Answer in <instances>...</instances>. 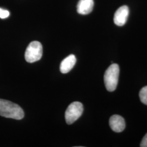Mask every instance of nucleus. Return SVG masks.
I'll return each instance as SVG.
<instances>
[{"label": "nucleus", "instance_id": "f257e3e1", "mask_svg": "<svg viewBox=\"0 0 147 147\" xmlns=\"http://www.w3.org/2000/svg\"><path fill=\"white\" fill-rule=\"evenodd\" d=\"M0 116L20 120L24 117V112L20 106L10 101L0 99Z\"/></svg>", "mask_w": 147, "mask_h": 147}, {"label": "nucleus", "instance_id": "f03ea898", "mask_svg": "<svg viewBox=\"0 0 147 147\" xmlns=\"http://www.w3.org/2000/svg\"><path fill=\"white\" fill-rule=\"evenodd\" d=\"M119 75V65L112 64L106 70L104 74V83L106 89L109 92L114 91L117 88Z\"/></svg>", "mask_w": 147, "mask_h": 147}, {"label": "nucleus", "instance_id": "7ed1b4c3", "mask_svg": "<svg viewBox=\"0 0 147 147\" xmlns=\"http://www.w3.org/2000/svg\"><path fill=\"white\" fill-rule=\"evenodd\" d=\"M42 44L37 41H33L27 47L25 57L27 62L33 63L40 60L42 57Z\"/></svg>", "mask_w": 147, "mask_h": 147}, {"label": "nucleus", "instance_id": "20e7f679", "mask_svg": "<svg viewBox=\"0 0 147 147\" xmlns=\"http://www.w3.org/2000/svg\"><path fill=\"white\" fill-rule=\"evenodd\" d=\"M84 111L82 104L75 101L69 106L65 113V118L67 123L70 125L77 121L81 116Z\"/></svg>", "mask_w": 147, "mask_h": 147}, {"label": "nucleus", "instance_id": "39448f33", "mask_svg": "<svg viewBox=\"0 0 147 147\" xmlns=\"http://www.w3.org/2000/svg\"><path fill=\"white\" fill-rule=\"evenodd\" d=\"M129 15V9L126 5H123L119 7L115 14L114 22L118 26H123L126 24Z\"/></svg>", "mask_w": 147, "mask_h": 147}, {"label": "nucleus", "instance_id": "423d86ee", "mask_svg": "<svg viewBox=\"0 0 147 147\" xmlns=\"http://www.w3.org/2000/svg\"><path fill=\"white\" fill-rule=\"evenodd\" d=\"M110 126L111 129L116 132H122L125 127V122L124 119L121 116L113 115L109 121Z\"/></svg>", "mask_w": 147, "mask_h": 147}, {"label": "nucleus", "instance_id": "0eeeda50", "mask_svg": "<svg viewBox=\"0 0 147 147\" xmlns=\"http://www.w3.org/2000/svg\"><path fill=\"white\" fill-rule=\"evenodd\" d=\"M93 0H80L77 5V11L80 14L87 15L93 9Z\"/></svg>", "mask_w": 147, "mask_h": 147}, {"label": "nucleus", "instance_id": "6e6552de", "mask_svg": "<svg viewBox=\"0 0 147 147\" xmlns=\"http://www.w3.org/2000/svg\"><path fill=\"white\" fill-rule=\"evenodd\" d=\"M76 62V58L74 55H70L64 59L60 65V71L62 73L66 74L73 68Z\"/></svg>", "mask_w": 147, "mask_h": 147}, {"label": "nucleus", "instance_id": "1a4fd4ad", "mask_svg": "<svg viewBox=\"0 0 147 147\" xmlns=\"http://www.w3.org/2000/svg\"><path fill=\"white\" fill-rule=\"evenodd\" d=\"M139 95L142 103L147 105V86L142 88L140 92Z\"/></svg>", "mask_w": 147, "mask_h": 147}, {"label": "nucleus", "instance_id": "9d476101", "mask_svg": "<svg viewBox=\"0 0 147 147\" xmlns=\"http://www.w3.org/2000/svg\"><path fill=\"white\" fill-rule=\"evenodd\" d=\"M9 14H10V13H9V11L0 8V18L5 19V18H8L9 16Z\"/></svg>", "mask_w": 147, "mask_h": 147}, {"label": "nucleus", "instance_id": "9b49d317", "mask_svg": "<svg viewBox=\"0 0 147 147\" xmlns=\"http://www.w3.org/2000/svg\"><path fill=\"white\" fill-rule=\"evenodd\" d=\"M141 147H147V133L142 139V142L140 144Z\"/></svg>", "mask_w": 147, "mask_h": 147}]
</instances>
